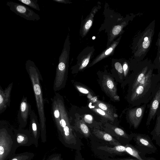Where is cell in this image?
I'll list each match as a JSON object with an SVG mask.
<instances>
[{
  "label": "cell",
  "mask_w": 160,
  "mask_h": 160,
  "mask_svg": "<svg viewBox=\"0 0 160 160\" xmlns=\"http://www.w3.org/2000/svg\"><path fill=\"white\" fill-rule=\"evenodd\" d=\"M25 68L29 75L33 90L39 118L42 142L46 141V118L45 113L43 92L41 81L43 78L34 62L31 60L26 61Z\"/></svg>",
  "instance_id": "cell-1"
},
{
  "label": "cell",
  "mask_w": 160,
  "mask_h": 160,
  "mask_svg": "<svg viewBox=\"0 0 160 160\" xmlns=\"http://www.w3.org/2000/svg\"><path fill=\"white\" fill-rule=\"evenodd\" d=\"M60 109L61 128L58 132L60 141L65 146L72 148H76L79 143L77 137L73 131L69 117L65 107L62 96L58 93L55 95Z\"/></svg>",
  "instance_id": "cell-2"
},
{
  "label": "cell",
  "mask_w": 160,
  "mask_h": 160,
  "mask_svg": "<svg viewBox=\"0 0 160 160\" xmlns=\"http://www.w3.org/2000/svg\"><path fill=\"white\" fill-rule=\"evenodd\" d=\"M18 148L13 130L9 122L0 121V160H8Z\"/></svg>",
  "instance_id": "cell-3"
},
{
  "label": "cell",
  "mask_w": 160,
  "mask_h": 160,
  "mask_svg": "<svg viewBox=\"0 0 160 160\" xmlns=\"http://www.w3.org/2000/svg\"><path fill=\"white\" fill-rule=\"evenodd\" d=\"M160 87V76L152 81L138 86L129 94L128 100L134 106L150 102Z\"/></svg>",
  "instance_id": "cell-4"
},
{
  "label": "cell",
  "mask_w": 160,
  "mask_h": 160,
  "mask_svg": "<svg viewBox=\"0 0 160 160\" xmlns=\"http://www.w3.org/2000/svg\"><path fill=\"white\" fill-rule=\"evenodd\" d=\"M68 38V37L66 40L56 68L53 85V90L54 92L61 90L65 87L66 85L68 75L69 50Z\"/></svg>",
  "instance_id": "cell-5"
},
{
  "label": "cell",
  "mask_w": 160,
  "mask_h": 160,
  "mask_svg": "<svg viewBox=\"0 0 160 160\" xmlns=\"http://www.w3.org/2000/svg\"><path fill=\"white\" fill-rule=\"evenodd\" d=\"M155 23L154 20L139 34L135 53L138 61L143 60L150 48L154 33Z\"/></svg>",
  "instance_id": "cell-6"
},
{
  "label": "cell",
  "mask_w": 160,
  "mask_h": 160,
  "mask_svg": "<svg viewBox=\"0 0 160 160\" xmlns=\"http://www.w3.org/2000/svg\"><path fill=\"white\" fill-rule=\"evenodd\" d=\"M132 139L135 142V147L144 155L155 153L157 149L148 135L132 132Z\"/></svg>",
  "instance_id": "cell-7"
},
{
  "label": "cell",
  "mask_w": 160,
  "mask_h": 160,
  "mask_svg": "<svg viewBox=\"0 0 160 160\" xmlns=\"http://www.w3.org/2000/svg\"><path fill=\"white\" fill-rule=\"evenodd\" d=\"M6 4L12 11L27 20L36 21L40 19L38 14L24 4L8 1Z\"/></svg>",
  "instance_id": "cell-8"
},
{
  "label": "cell",
  "mask_w": 160,
  "mask_h": 160,
  "mask_svg": "<svg viewBox=\"0 0 160 160\" xmlns=\"http://www.w3.org/2000/svg\"><path fill=\"white\" fill-rule=\"evenodd\" d=\"M32 109L26 97L23 96L20 103L17 115L19 128H24L27 124Z\"/></svg>",
  "instance_id": "cell-9"
},
{
  "label": "cell",
  "mask_w": 160,
  "mask_h": 160,
  "mask_svg": "<svg viewBox=\"0 0 160 160\" xmlns=\"http://www.w3.org/2000/svg\"><path fill=\"white\" fill-rule=\"evenodd\" d=\"M147 104H144L129 109L128 112V118L131 126L134 129L139 126L143 117Z\"/></svg>",
  "instance_id": "cell-10"
},
{
  "label": "cell",
  "mask_w": 160,
  "mask_h": 160,
  "mask_svg": "<svg viewBox=\"0 0 160 160\" xmlns=\"http://www.w3.org/2000/svg\"><path fill=\"white\" fill-rule=\"evenodd\" d=\"M13 132L18 148L34 144L33 138L29 130L19 128L14 129Z\"/></svg>",
  "instance_id": "cell-11"
},
{
  "label": "cell",
  "mask_w": 160,
  "mask_h": 160,
  "mask_svg": "<svg viewBox=\"0 0 160 160\" xmlns=\"http://www.w3.org/2000/svg\"><path fill=\"white\" fill-rule=\"evenodd\" d=\"M30 118L29 130L33 138L34 144L36 147H37L38 146V139L41 135V129L38 117L33 109H32L31 111Z\"/></svg>",
  "instance_id": "cell-12"
},
{
  "label": "cell",
  "mask_w": 160,
  "mask_h": 160,
  "mask_svg": "<svg viewBox=\"0 0 160 160\" xmlns=\"http://www.w3.org/2000/svg\"><path fill=\"white\" fill-rule=\"evenodd\" d=\"M102 86L105 92L109 97L116 100H119L116 85L112 78L109 76H103L102 80Z\"/></svg>",
  "instance_id": "cell-13"
},
{
  "label": "cell",
  "mask_w": 160,
  "mask_h": 160,
  "mask_svg": "<svg viewBox=\"0 0 160 160\" xmlns=\"http://www.w3.org/2000/svg\"><path fill=\"white\" fill-rule=\"evenodd\" d=\"M13 83L9 84L4 90L0 86V114H2L10 106L11 94Z\"/></svg>",
  "instance_id": "cell-14"
},
{
  "label": "cell",
  "mask_w": 160,
  "mask_h": 160,
  "mask_svg": "<svg viewBox=\"0 0 160 160\" xmlns=\"http://www.w3.org/2000/svg\"><path fill=\"white\" fill-rule=\"evenodd\" d=\"M160 105V87L155 95L152 99L149 106V113L146 122V125H149L151 121L154 120L156 117V113Z\"/></svg>",
  "instance_id": "cell-15"
},
{
  "label": "cell",
  "mask_w": 160,
  "mask_h": 160,
  "mask_svg": "<svg viewBox=\"0 0 160 160\" xmlns=\"http://www.w3.org/2000/svg\"><path fill=\"white\" fill-rule=\"evenodd\" d=\"M51 113L52 119L56 125L58 132L61 128V115L60 109L57 98L55 95L51 99Z\"/></svg>",
  "instance_id": "cell-16"
},
{
  "label": "cell",
  "mask_w": 160,
  "mask_h": 160,
  "mask_svg": "<svg viewBox=\"0 0 160 160\" xmlns=\"http://www.w3.org/2000/svg\"><path fill=\"white\" fill-rule=\"evenodd\" d=\"M92 133L98 138L109 142L115 146L121 145L118 141L114 138L110 134L99 129L94 128Z\"/></svg>",
  "instance_id": "cell-17"
},
{
  "label": "cell",
  "mask_w": 160,
  "mask_h": 160,
  "mask_svg": "<svg viewBox=\"0 0 160 160\" xmlns=\"http://www.w3.org/2000/svg\"><path fill=\"white\" fill-rule=\"evenodd\" d=\"M125 146L126 151L128 154L139 160H156L153 158L146 157L145 155L131 144H128Z\"/></svg>",
  "instance_id": "cell-18"
},
{
  "label": "cell",
  "mask_w": 160,
  "mask_h": 160,
  "mask_svg": "<svg viewBox=\"0 0 160 160\" xmlns=\"http://www.w3.org/2000/svg\"><path fill=\"white\" fill-rule=\"evenodd\" d=\"M73 128L78 130L86 138H88L91 135L89 128L85 121L76 118L75 120L74 127Z\"/></svg>",
  "instance_id": "cell-19"
},
{
  "label": "cell",
  "mask_w": 160,
  "mask_h": 160,
  "mask_svg": "<svg viewBox=\"0 0 160 160\" xmlns=\"http://www.w3.org/2000/svg\"><path fill=\"white\" fill-rule=\"evenodd\" d=\"M99 149L103 150L109 152L122 154L127 153L126 151L125 146L122 145L115 146L113 148L108 147V146H101L99 147ZM128 154V153H127Z\"/></svg>",
  "instance_id": "cell-20"
},
{
  "label": "cell",
  "mask_w": 160,
  "mask_h": 160,
  "mask_svg": "<svg viewBox=\"0 0 160 160\" xmlns=\"http://www.w3.org/2000/svg\"><path fill=\"white\" fill-rule=\"evenodd\" d=\"M34 155L33 153L28 152L15 153L8 160H31Z\"/></svg>",
  "instance_id": "cell-21"
},
{
  "label": "cell",
  "mask_w": 160,
  "mask_h": 160,
  "mask_svg": "<svg viewBox=\"0 0 160 160\" xmlns=\"http://www.w3.org/2000/svg\"><path fill=\"white\" fill-rule=\"evenodd\" d=\"M91 109L96 113L111 121L113 122L115 119V117L113 115L103 110L95 105L94 107L91 108Z\"/></svg>",
  "instance_id": "cell-22"
},
{
  "label": "cell",
  "mask_w": 160,
  "mask_h": 160,
  "mask_svg": "<svg viewBox=\"0 0 160 160\" xmlns=\"http://www.w3.org/2000/svg\"><path fill=\"white\" fill-rule=\"evenodd\" d=\"M94 105L103 110L113 115L114 117L118 116L117 114L113 113V110L110 106L106 103L98 100L96 101V103L94 104Z\"/></svg>",
  "instance_id": "cell-23"
},
{
  "label": "cell",
  "mask_w": 160,
  "mask_h": 160,
  "mask_svg": "<svg viewBox=\"0 0 160 160\" xmlns=\"http://www.w3.org/2000/svg\"><path fill=\"white\" fill-rule=\"evenodd\" d=\"M17 1L37 10L38 11L40 10L39 5L37 3L38 0H17Z\"/></svg>",
  "instance_id": "cell-24"
},
{
  "label": "cell",
  "mask_w": 160,
  "mask_h": 160,
  "mask_svg": "<svg viewBox=\"0 0 160 160\" xmlns=\"http://www.w3.org/2000/svg\"><path fill=\"white\" fill-rule=\"evenodd\" d=\"M116 46V44H114L112 47H110L104 53L102 54L101 56H100L98 58H97L94 62L93 63V64H95V63L99 61V60L102 59L103 57H105L106 56L109 54L113 51V50L114 48Z\"/></svg>",
  "instance_id": "cell-25"
},
{
  "label": "cell",
  "mask_w": 160,
  "mask_h": 160,
  "mask_svg": "<svg viewBox=\"0 0 160 160\" xmlns=\"http://www.w3.org/2000/svg\"><path fill=\"white\" fill-rule=\"evenodd\" d=\"M153 64L155 69H157L158 72L160 73V53L157 52V57L155 59Z\"/></svg>",
  "instance_id": "cell-26"
},
{
  "label": "cell",
  "mask_w": 160,
  "mask_h": 160,
  "mask_svg": "<svg viewBox=\"0 0 160 160\" xmlns=\"http://www.w3.org/2000/svg\"><path fill=\"white\" fill-rule=\"evenodd\" d=\"M75 86L77 89L80 92L84 94H89L90 92L86 88L79 85H76Z\"/></svg>",
  "instance_id": "cell-27"
},
{
  "label": "cell",
  "mask_w": 160,
  "mask_h": 160,
  "mask_svg": "<svg viewBox=\"0 0 160 160\" xmlns=\"http://www.w3.org/2000/svg\"><path fill=\"white\" fill-rule=\"evenodd\" d=\"M122 27L120 25H117L114 26L112 30V33L114 35H117L121 30Z\"/></svg>",
  "instance_id": "cell-28"
},
{
  "label": "cell",
  "mask_w": 160,
  "mask_h": 160,
  "mask_svg": "<svg viewBox=\"0 0 160 160\" xmlns=\"http://www.w3.org/2000/svg\"><path fill=\"white\" fill-rule=\"evenodd\" d=\"M115 67L116 69L119 73L120 74H122L123 72V68L121 63L118 62H116L115 64Z\"/></svg>",
  "instance_id": "cell-29"
},
{
  "label": "cell",
  "mask_w": 160,
  "mask_h": 160,
  "mask_svg": "<svg viewBox=\"0 0 160 160\" xmlns=\"http://www.w3.org/2000/svg\"><path fill=\"white\" fill-rule=\"evenodd\" d=\"M89 61V58L85 59L82 62L81 66L79 68V69L81 70L85 67L88 64Z\"/></svg>",
  "instance_id": "cell-30"
},
{
  "label": "cell",
  "mask_w": 160,
  "mask_h": 160,
  "mask_svg": "<svg viewBox=\"0 0 160 160\" xmlns=\"http://www.w3.org/2000/svg\"><path fill=\"white\" fill-rule=\"evenodd\" d=\"M84 121L88 123H91L92 120V118L90 115H86L84 118Z\"/></svg>",
  "instance_id": "cell-31"
},
{
  "label": "cell",
  "mask_w": 160,
  "mask_h": 160,
  "mask_svg": "<svg viewBox=\"0 0 160 160\" xmlns=\"http://www.w3.org/2000/svg\"><path fill=\"white\" fill-rule=\"evenodd\" d=\"M92 21L91 19L88 20L84 26V28L86 30H88L91 27L92 25Z\"/></svg>",
  "instance_id": "cell-32"
},
{
  "label": "cell",
  "mask_w": 160,
  "mask_h": 160,
  "mask_svg": "<svg viewBox=\"0 0 160 160\" xmlns=\"http://www.w3.org/2000/svg\"><path fill=\"white\" fill-rule=\"evenodd\" d=\"M123 69L124 71V74L125 77L127 75L128 71V64L126 63H125L123 65Z\"/></svg>",
  "instance_id": "cell-33"
},
{
  "label": "cell",
  "mask_w": 160,
  "mask_h": 160,
  "mask_svg": "<svg viewBox=\"0 0 160 160\" xmlns=\"http://www.w3.org/2000/svg\"><path fill=\"white\" fill-rule=\"evenodd\" d=\"M156 45L158 47V52L160 53V31L158 34V38L156 43Z\"/></svg>",
  "instance_id": "cell-34"
},
{
  "label": "cell",
  "mask_w": 160,
  "mask_h": 160,
  "mask_svg": "<svg viewBox=\"0 0 160 160\" xmlns=\"http://www.w3.org/2000/svg\"><path fill=\"white\" fill-rule=\"evenodd\" d=\"M109 160H139L136 158H117V159H109Z\"/></svg>",
  "instance_id": "cell-35"
},
{
  "label": "cell",
  "mask_w": 160,
  "mask_h": 160,
  "mask_svg": "<svg viewBox=\"0 0 160 160\" xmlns=\"http://www.w3.org/2000/svg\"><path fill=\"white\" fill-rule=\"evenodd\" d=\"M53 1L57 2L62 3H69L68 1L66 0H53Z\"/></svg>",
  "instance_id": "cell-36"
},
{
  "label": "cell",
  "mask_w": 160,
  "mask_h": 160,
  "mask_svg": "<svg viewBox=\"0 0 160 160\" xmlns=\"http://www.w3.org/2000/svg\"><path fill=\"white\" fill-rule=\"evenodd\" d=\"M78 153L77 154V158L76 157V160H82V158H79V154H78Z\"/></svg>",
  "instance_id": "cell-37"
}]
</instances>
